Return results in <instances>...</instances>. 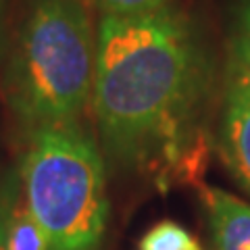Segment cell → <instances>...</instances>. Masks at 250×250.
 <instances>
[{"instance_id":"obj_1","label":"cell","mask_w":250,"mask_h":250,"mask_svg":"<svg viewBox=\"0 0 250 250\" xmlns=\"http://www.w3.org/2000/svg\"><path fill=\"white\" fill-rule=\"evenodd\" d=\"M208 77L196 27L169 4L103 17L92 113L104 161L150 175L161 190L200 184L210 152Z\"/></svg>"},{"instance_id":"obj_2","label":"cell","mask_w":250,"mask_h":250,"mask_svg":"<svg viewBox=\"0 0 250 250\" xmlns=\"http://www.w3.org/2000/svg\"><path fill=\"white\" fill-rule=\"evenodd\" d=\"M94 73L96 36L82 0H34L4 71L6 103L25 136L82 123Z\"/></svg>"},{"instance_id":"obj_3","label":"cell","mask_w":250,"mask_h":250,"mask_svg":"<svg viewBox=\"0 0 250 250\" xmlns=\"http://www.w3.org/2000/svg\"><path fill=\"white\" fill-rule=\"evenodd\" d=\"M19 177L48 250H104L106 161L82 123L29 136Z\"/></svg>"},{"instance_id":"obj_4","label":"cell","mask_w":250,"mask_h":250,"mask_svg":"<svg viewBox=\"0 0 250 250\" xmlns=\"http://www.w3.org/2000/svg\"><path fill=\"white\" fill-rule=\"evenodd\" d=\"M217 146L223 163L250 194V71L231 54L225 69Z\"/></svg>"},{"instance_id":"obj_5","label":"cell","mask_w":250,"mask_h":250,"mask_svg":"<svg viewBox=\"0 0 250 250\" xmlns=\"http://www.w3.org/2000/svg\"><path fill=\"white\" fill-rule=\"evenodd\" d=\"M215 250H250V205L223 188L200 186Z\"/></svg>"},{"instance_id":"obj_6","label":"cell","mask_w":250,"mask_h":250,"mask_svg":"<svg viewBox=\"0 0 250 250\" xmlns=\"http://www.w3.org/2000/svg\"><path fill=\"white\" fill-rule=\"evenodd\" d=\"M6 250H48L40 225L29 213L21 186L13 198L6 221Z\"/></svg>"},{"instance_id":"obj_7","label":"cell","mask_w":250,"mask_h":250,"mask_svg":"<svg viewBox=\"0 0 250 250\" xmlns=\"http://www.w3.org/2000/svg\"><path fill=\"white\" fill-rule=\"evenodd\" d=\"M138 250H202L194 236L175 221L152 225L138 242Z\"/></svg>"},{"instance_id":"obj_8","label":"cell","mask_w":250,"mask_h":250,"mask_svg":"<svg viewBox=\"0 0 250 250\" xmlns=\"http://www.w3.org/2000/svg\"><path fill=\"white\" fill-rule=\"evenodd\" d=\"M103 17H134L167 6V0H90Z\"/></svg>"},{"instance_id":"obj_9","label":"cell","mask_w":250,"mask_h":250,"mask_svg":"<svg viewBox=\"0 0 250 250\" xmlns=\"http://www.w3.org/2000/svg\"><path fill=\"white\" fill-rule=\"evenodd\" d=\"M231 57H236L250 71V0H242L236 15V27H233L231 38Z\"/></svg>"},{"instance_id":"obj_10","label":"cell","mask_w":250,"mask_h":250,"mask_svg":"<svg viewBox=\"0 0 250 250\" xmlns=\"http://www.w3.org/2000/svg\"><path fill=\"white\" fill-rule=\"evenodd\" d=\"M21 186V177H9L0 188V250H6V221H9V210L13 198Z\"/></svg>"},{"instance_id":"obj_11","label":"cell","mask_w":250,"mask_h":250,"mask_svg":"<svg viewBox=\"0 0 250 250\" xmlns=\"http://www.w3.org/2000/svg\"><path fill=\"white\" fill-rule=\"evenodd\" d=\"M6 2L9 0H0V59L6 48Z\"/></svg>"}]
</instances>
